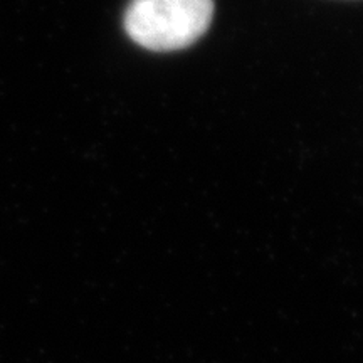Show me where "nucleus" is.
<instances>
[{"label":"nucleus","mask_w":363,"mask_h":363,"mask_svg":"<svg viewBox=\"0 0 363 363\" xmlns=\"http://www.w3.org/2000/svg\"><path fill=\"white\" fill-rule=\"evenodd\" d=\"M212 17L214 0H131L123 26L133 43L148 51L169 52L201 39Z\"/></svg>","instance_id":"nucleus-1"}]
</instances>
